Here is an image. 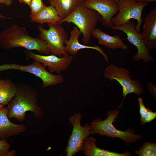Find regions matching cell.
Masks as SVG:
<instances>
[{"mask_svg":"<svg viewBox=\"0 0 156 156\" xmlns=\"http://www.w3.org/2000/svg\"><path fill=\"white\" fill-rule=\"evenodd\" d=\"M0 47L6 50L23 47L47 55L51 53L50 49L43 40L40 38L32 37L25 28L15 24L0 32Z\"/></svg>","mask_w":156,"mask_h":156,"instance_id":"6da1fadb","label":"cell"},{"mask_svg":"<svg viewBox=\"0 0 156 156\" xmlns=\"http://www.w3.org/2000/svg\"><path fill=\"white\" fill-rule=\"evenodd\" d=\"M16 92L8 104L9 118L23 121L26 112L30 111L36 118H42L43 114L37 104V92L32 87L21 83L17 86Z\"/></svg>","mask_w":156,"mask_h":156,"instance_id":"7a4b0ae2","label":"cell"},{"mask_svg":"<svg viewBox=\"0 0 156 156\" xmlns=\"http://www.w3.org/2000/svg\"><path fill=\"white\" fill-rule=\"evenodd\" d=\"M101 16L95 10L80 3L74 10L59 23H73L77 27L83 34L82 42L84 44H88L92 32L99 21Z\"/></svg>","mask_w":156,"mask_h":156,"instance_id":"3957f363","label":"cell"},{"mask_svg":"<svg viewBox=\"0 0 156 156\" xmlns=\"http://www.w3.org/2000/svg\"><path fill=\"white\" fill-rule=\"evenodd\" d=\"M120 112L117 109L115 111H109L107 118L104 120H102L99 118L95 119L91 123V135L98 134L114 138L115 137L118 138L124 141L127 145L141 139L142 136L140 135L134 134L129 130L121 131L116 129L114 126L113 123L118 118Z\"/></svg>","mask_w":156,"mask_h":156,"instance_id":"277c9868","label":"cell"},{"mask_svg":"<svg viewBox=\"0 0 156 156\" xmlns=\"http://www.w3.org/2000/svg\"><path fill=\"white\" fill-rule=\"evenodd\" d=\"M49 28L46 30L42 26L38 25L40 33L39 37L43 40L50 49L52 54L60 57L69 55L65 51L64 44L68 40L67 32L59 23H47Z\"/></svg>","mask_w":156,"mask_h":156,"instance_id":"5b68a950","label":"cell"},{"mask_svg":"<svg viewBox=\"0 0 156 156\" xmlns=\"http://www.w3.org/2000/svg\"><path fill=\"white\" fill-rule=\"evenodd\" d=\"M45 67L42 64L34 60L31 64L27 65L18 63L3 64L0 65V71L14 69L33 74L42 81L43 90L48 86L56 85L64 82V78L62 75L53 74L47 71Z\"/></svg>","mask_w":156,"mask_h":156,"instance_id":"8992f818","label":"cell"},{"mask_svg":"<svg viewBox=\"0 0 156 156\" xmlns=\"http://www.w3.org/2000/svg\"><path fill=\"white\" fill-rule=\"evenodd\" d=\"M103 77L109 81H118L122 88V96L124 98L129 93L139 95L144 92L142 84L138 80H133L130 72L122 68L111 64L105 68Z\"/></svg>","mask_w":156,"mask_h":156,"instance_id":"52a82bcc","label":"cell"},{"mask_svg":"<svg viewBox=\"0 0 156 156\" xmlns=\"http://www.w3.org/2000/svg\"><path fill=\"white\" fill-rule=\"evenodd\" d=\"M117 2L119 10L117 15L112 18L114 26H119L131 19H135L138 22L136 25V30L140 33L143 21L142 12L148 3L139 2L135 0H124Z\"/></svg>","mask_w":156,"mask_h":156,"instance_id":"ba28073f","label":"cell"},{"mask_svg":"<svg viewBox=\"0 0 156 156\" xmlns=\"http://www.w3.org/2000/svg\"><path fill=\"white\" fill-rule=\"evenodd\" d=\"M82 118L79 112L75 113L69 118V122L73 126V129L65 151L67 156H74L82 151L83 141L91 135V125L88 123L82 126L80 124Z\"/></svg>","mask_w":156,"mask_h":156,"instance_id":"9c48e42d","label":"cell"},{"mask_svg":"<svg viewBox=\"0 0 156 156\" xmlns=\"http://www.w3.org/2000/svg\"><path fill=\"white\" fill-rule=\"evenodd\" d=\"M136 25L134 21L130 20L119 26H113L112 28L121 31L125 33L129 41L137 48V53L132 57L134 60H142L145 62L153 61L154 60L146 47L141 34L136 30Z\"/></svg>","mask_w":156,"mask_h":156,"instance_id":"30bf717a","label":"cell"},{"mask_svg":"<svg viewBox=\"0 0 156 156\" xmlns=\"http://www.w3.org/2000/svg\"><path fill=\"white\" fill-rule=\"evenodd\" d=\"M86 7L94 10L100 15L99 21L105 26L112 28V19L119 11L118 2L114 0H85L82 2Z\"/></svg>","mask_w":156,"mask_h":156,"instance_id":"8fae6325","label":"cell"},{"mask_svg":"<svg viewBox=\"0 0 156 156\" xmlns=\"http://www.w3.org/2000/svg\"><path fill=\"white\" fill-rule=\"evenodd\" d=\"M27 57L32 59L42 64L47 67L51 73L59 74L66 70L70 67L73 60L72 56L63 55L60 57L55 55H38L32 52L27 51Z\"/></svg>","mask_w":156,"mask_h":156,"instance_id":"7c38bea8","label":"cell"},{"mask_svg":"<svg viewBox=\"0 0 156 156\" xmlns=\"http://www.w3.org/2000/svg\"><path fill=\"white\" fill-rule=\"evenodd\" d=\"M147 48H156V8L153 9L145 18L141 34Z\"/></svg>","mask_w":156,"mask_h":156,"instance_id":"4fadbf2b","label":"cell"},{"mask_svg":"<svg viewBox=\"0 0 156 156\" xmlns=\"http://www.w3.org/2000/svg\"><path fill=\"white\" fill-rule=\"evenodd\" d=\"M82 34L81 31L76 26L74 27L70 32V37L64 46L66 51L68 54L75 55L81 49H89L95 50L103 56L106 62H109L108 55L98 45L89 46L82 44L79 42V37Z\"/></svg>","mask_w":156,"mask_h":156,"instance_id":"5bb4252c","label":"cell"},{"mask_svg":"<svg viewBox=\"0 0 156 156\" xmlns=\"http://www.w3.org/2000/svg\"><path fill=\"white\" fill-rule=\"evenodd\" d=\"M8 114V109L7 107H4L0 111V140H7L11 136L27 130L25 125L15 124L11 122Z\"/></svg>","mask_w":156,"mask_h":156,"instance_id":"9a60e30c","label":"cell"},{"mask_svg":"<svg viewBox=\"0 0 156 156\" xmlns=\"http://www.w3.org/2000/svg\"><path fill=\"white\" fill-rule=\"evenodd\" d=\"M92 36L98 39L99 44L108 48L112 49H119L123 51L126 50L128 49V46L119 36H110L100 29L95 28L92 32Z\"/></svg>","mask_w":156,"mask_h":156,"instance_id":"2e32d148","label":"cell"},{"mask_svg":"<svg viewBox=\"0 0 156 156\" xmlns=\"http://www.w3.org/2000/svg\"><path fill=\"white\" fill-rule=\"evenodd\" d=\"M95 138L90 136L86 138L82 144V151L86 156H131L129 151L119 153L107 150L100 149L96 145Z\"/></svg>","mask_w":156,"mask_h":156,"instance_id":"e0dca14e","label":"cell"},{"mask_svg":"<svg viewBox=\"0 0 156 156\" xmlns=\"http://www.w3.org/2000/svg\"><path fill=\"white\" fill-rule=\"evenodd\" d=\"M31 18V22L41 24L45 23H59L62 19L55 8L51 5L46 6L42 10Z\"/></svg>","mask_w":156,"mask_h":156,"instance_id":"ac0fdd59","label":"cell"},{"mask_svg":"<svg viewBox=\"0 0 156 156\" xmlns=\"http://www.w3.org/2000/svg\"><path fill=\"white\" fill-rule=\"evenodd\" d=\"M62 19L69 15L81 2L79 0H48Z\"/></svg>","mask_w":156,"mask_h":156,"instance_id":"d6986e66","label":"cell"},{"mask_svg":"<svg viewBox=\"0 0 156 156\" xmlns=\"http://www.w3.org/2000/svg\"><path fill=\"white\" fill-rule=\"evenodd\" d=\"M17 90V86L11 81L0 79V104L3 106L8 105Z\"/></svg>","mask_w":156,"mask_h":156,"instance_id":"ffe728a7","label":"cell"},{"mask_svg":"<svg viewBox=\"0 0 156 156\" xmlns=\"http://www.w3.org/2000/svg\"><path fill=\"white\" fill-rule=\"evenodd\" d=\"M135 153L140 156H155L156 144L145 142L139 150L135 151Z\"/></svg>","mask_w":156,"mask_h":156,"instance_id":"44dd1931","label":"cell"},{"mask_svg":"<svg viewBox=\"0 0 156 156\" xmlns=\"http://www.w3.org/2000/svg\"><path fill=\"white\" fill-rule=\"evenodd\" d=\"M30 8V17L38 13L46 7L42 0H31L29 6Z\"/></svg>","mask_w":156,"mask_h":156,"instance_id":"7402d4cb","label":"cell"},{"mask_svg":"<svg viewBox=\"0 0 156 156\" xmlns=\"http://www.w3.org/2000/svg\"><path fill=\"white\" fill-rule=\"evenodd\" d=\"M7 140H0V156H5L10 147Z\"/></svg>","mask_w":156,"mask_h":156,"instance_id":"603a6c76","label":"cell"},{"mask_svg":"<svg viewBox=\"0 0 156 156\" xmlns=\"http://www.w3.org/2000/svg\"><path fill=\"white\" fill-rule=\"evenodd\" d=\"M156 117V112H153L150 109L146 112L145 115L142 121V124L148 123L152 121Z\"/></svg>","mask_w":156,"mask_h":156,"instance_id":"cb8c5ba5","label":"cell"},{"mask_svg":"<svg viewBox=\"0 0 156 156\" xmlns=\"http://www.w3.org/2000/svg\"><path fill=\"white\" fill-rule=\"evenodd\" d=\"M138 100L140 106L139 112L140 114V119L142 122L143 120L144 117L145 115V114L148 110L149 109L146 108L144 105L143 102V99L142 98H138Z\"/></svg>","mask_w":156,"mask_h":156,"instance_id":"d4e9b609","label":"cell"},{"mask_svg":"<svg viewBox=\"0 0 156 156\" xmlns=\"http://www.w3.org/2000/svg\"><path fill=\"white\" fill-rule=\"evenodd\" d=\"M148 88L149 89L150 92L156 98V85L150 82L148 85Z\"/></svg>","mask_w":156,"mask_h":156,"instance_id":"484cf974","label":"cell"},{"mask_svg":"<svg viewBox=\"0 0 156 156\" xmlns=\"http://www.w3.org/2000/svg\"><path fill=\"white\" fill-rule=\"evenodd\" d=\"M12 3V0H0V4H4L6 6H9Z\"/></svg>","mask_w":156,"mask_h":156,"instance_id":"4316f807","label":"cell"},{"mask_svg":"<svg viewBox=\"0 0 156 156\" xmlns=\"http://www.w3.org/2000/svg\"><path fill=\"white\" fill-rule=\"evenodd\" d=\"M16 151L15 150H12L8 151L6 153L5 156H14L15 155Z\"/></svg>","mask_w":156,"mask_h":156,"instance_id":"83f0119b","label":"cell"},{"mask_svg":"<svg viewBox=\"0 0 156 156\" xmlns=\"http://www.w3.org/2000/svg\"><path fill=\"white\" fill-rule=\"evenodd\" d=\"M21 3H25L29 6L31 0H18Z\"/></svg>","mask_w":156,"mask_h":156,"instance_id":"f1b7e54d","label":"cell"},{"mask_svg":"<svg viewBox=\"0 0 156 156\" xmlns=\"http://www.w3.org/2000/svg\"><path fill=\"white\" fill-rule=\"evenodd\" d=\"M137 1L140 2H156V0H135Z\"/></svg>","mask_w":156,"mask_h":156,"instance_id":"f546056e","label":"cell"},{"mask_svg":"<svg viewBox=\"0 0 156 156\" xmlns=\"http://www.w3.org/2000/svg\"><path fill=\"white\" fill-rule=\"evenodd\" d=\"M3 105L1 104H0V111L3 109L4 107Z\"/></svg>","mask_w":156,"mask_h":156,"instance_id":"4dcf8cb0","label":"cell"},{"mask_svg":"<svg viewBox=\"0 0 156 156\" xmlns=\"http://www.w3.org/2000/svg\"><path fill=\"white\" fill-rule=\"evenodd\" d=\"M0 18H10L7 17L5 16H1L0 14Z\"/></svg>","mask_w":156,"mask_h":156,"instance_id":"1f68e13d","label":"cell"},{"mask_svg":"<svg viewBox=\"0 0 156 156\" xmlns=\"http://www.w3.org/2000/svg\"><path fill=\"white\" fill-rule=\"evenodd\" d=\"M117 2H118V1H119V2H120V1H122L123 0H114Z\"/></svg>","mask_w":156,"mask_h":156,"instance_id":"d6a6232c","label":"cell"},{"mask_svg":"<svg viewBox=\"0 0 156 156\" xmlns=\"http://www.w3.org/2000/svg\"><path fill=\"white\" fill-rule=\"evenodd\" d=\"M81 2H82L85 0H79Z\"/></svg>","mask_w":156,"mask_h":156,"instance_id":"836d02e7","label":"cell"}]
</instances>
